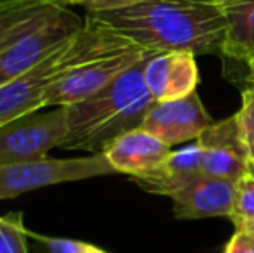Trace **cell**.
Here are the masks:
<instances>
[{
	"mask_svg": "<svg viewBox=\"0 0 254 253\" xmlns=\"http://www.w3.org/2000/svg\"><path fill=\"white\" fill-rule=\"evenodd\" d=\"M28 231L21 213H7L0 217V253H28Z\"/></svg>",
	"mask_w": 254,
	"mask_h": 253,
	"instance_id": "16",
	"label": "cell"
},
{
	"mask_svg": "<svg viewBox=\"0 0 254 253\" xmlns=\"http://www.w3.org/2000/svg\"><path fill=\"white\" fill-rule=\"evenodd\" d=\"M52 7V3L38 0H0V54L33 28Z\"/></svg>",
	"mask_w": 254,
	"mask_h": 253,
	"instance_id": "15",
	"label": "cell"
},
{
	"mask_svg": "<svg viewBox=\"0 0 254 253\" xmlns=\"http://www.w3.org/2000/svg\"><path fill=\"white\" fill-rule=\"evenodd\" d=\"M249 71H251V82H253V85H254V56L251 59H249Z\"/></svg>",
	"mask_w": 254,
	"mask_h": 253,
	"instance_id": "24",
	"label": "cell"
},
{
	"mask_svg": "<svg viewBox=\"0 0 254 253\" xmlns=\"http://www.w3.org/2000/svg\"><path fill=\"white\" fill-rule=\"evenodd\" d=\"M145 59L125 71L101 92L74 104L64 106L67 118V137L59 149L102 153L114 139L138 128L154 104L144 82Z\"/></svg>",
	"mask_w": 254,
	"mask_h": 253,
	"instance_id": "2",
	"label": "cell"
},
{
	"mask_svg": "<svg viewBox=\"0 0 254 253\" xmlns=\"http://www.w3.org/2000/svg\"><path fill=\"white\" fill-rule=\"evenodd\" d=\"M83 24L85 17L73 12L71 7L54 5L33 28L21 35L0 54V70L7 80L19 77L74 37Z\"/></svg>",
	"mask_w": 254,
	"mask_h": 253,
	"instance_id": "7",
	"label": "cell"
},
{
	"mask_svg": "<svg viewBox=\"0 0 254 253\" xmlns=\"http://www.w3.org/2000/svg\"><path fill=\"white\" fill-rule=\"evenodd\" d=\"M248 155H249V162H251V160H254V146H253V148H249Z\"/></svg>",
	"mask_w": 254,
	"mask_h": 253,
	"instance_id": "25",
	"label": "cell"
},
{
	"mask_svg": "<svg viewBox=\"0 0 254 253\" xmlns=\"http://www.w3.org/2000/svg\"><path fill=\"white\" fill-rule=\"evenodd\" d=\"M125 40V37L85 16L83 28L74 37L59 45L37 66L0 85V127L44 109L49 90L63 75Z\"/></svg>",
	"mask_w": 254,
	"mask_h": 253,
	"instance_id": "3",
	"label": "cell"
},
{
	"mask_svg": "<svg viewBox=\"0 0 254 253\" xmlns=\"http://www.w3.org/2000/svg\"><path fill=\"white\" fill-rule=\"evenodd\" d=\"M223 253H254V233L249 227L235 229Z\"/></svg>",
	"mask_w": 254,
	"mask_h": 253,
	"instance_id": "21",
	"label": "cell"
},
{
	"mask_svg": "<svg viewBox=\"0 0 254 253\" xmlns=\"http://www.w3.org/2000/svg\"><path fill=\"white\" fill-rule=\"evenodd\" d=\"M102 153L116 173L138 177L157 169L170 156L171 148L138 127L114 139Z\"/></svg>",
	"mask_w": 254,
	"mask_h": 253,
	"instance_id": "11",
	"label": "cell"
},
{
	"mask_svg": "<svg viewBox=\"0 0 254 253\" xmlns=\"http://www.w3.org/2000/svg\"><path fill=\"white\" fill-rule=\"evenodd\" d=\"M249 173H251V175H254V160H251V162H249Z\"/></svg>",
	"mask_w": 254,
	"mask_h": 253,
	"instance_id": "27",
	"label": "cell"
},
{
	"mask_svg": "<svg viewBox=\"0 0 254 253\" xmlns=\"http://www.w3.org/2000/svg\"><path fill=\"white\" fill-rule=\"evenodd\" d=\"M202 175V149L199 142L185 146L170 156L152 172L138 177H130L133 184L151 194L171 196Z\"/></svg>",
	"mask_w": 254,
	"mask_h": 253,
	"instance_id": "13",
	"label": "cell"
},
{
	"mask_svg": "<svg viewBox=\"0 0 254 253\" xmlns=\"http://www.w3.org/2000/svg\"><path fill=\"white\" fill-rule=\"evenodd\" d=\"M87 16L149 52L223 56L225 16L204 0H144L128 9Z\"/></svg>",
	"mask_w": 254,
	"mask_h": 253,
	"instance_id": "1",
	"label": "cell"
},
{
	"mask_svg": "<svg viewBox=\"0 0 254 253\" xmlns=\"http://www.w3.org/2000/svg\"><path fill=\"white\" fill-rule=\"evenodd\" d=\"M144 2V0H71L69 7H81L87 14L114 12V10L128 9L131 5Z\"/></svg>",
	"mask_w": 254,
	"mask_h": 253,
	"instance_id": "20",
	"label": "cell"
},
{
	"mask_svg": "<svg viewBox=\"0 0 254 253\" xmlns=\"http://www.w3.org/2000/svg\"><path fill=\"white\" fill-rule=\"evenodd\" d=\"M67 137L64 106L28 113L0 127V167L45 158Z\"/></svg>",
	"mask_w": 254,
	"mask_h": 253,
	"instance_id": "6",
	"label": "cell"
},
{
	"mask_svg": "<svg viewBox=\"0 0 254 253\" xmlns=\"http://www.w3.org/2000/svg\"><path fill=\"white\" fill-rule=\"evenodd\" d=\"M202 149V175L239 182L249 173V155L235 115L211 123L197 139Z\"/></svg>",
	"mask_w": 254,
	"mask_h": 253,
	"instance_id": "8",
	"label": "cell"
},
{
	"mask_svg": "<svg viewBox=\"0 0 254 253\" xmlns=\"http://www.w3.org/2000/svg\"><path fill=\"white\" fill-rule=\"evenodd\" d=\"M207 3H213L216 7H225V5H232V3H237V2H242V0H204Z\"/></svg>",
	"mask_w": 254,
	"mask_h": 253,
	"instance_id": "22",
	"label": "cell"
},
{
	"mask_svg": "<svg viewBox=\"0 0 254 253\" xmlns=\"http://www.w3.org/2000/svg\"><path fill=\"white\" fill-rule=\"evenodd\" d=\"M230 220L235 227H246L254 222V175L251 173L235 182V201Z\"/></svg>",
	"mask_w": 254,
	"mask_h": 253,
	"instance_id": "17",
	"label": "cell"
},
{
	"mask_svg": "<svg viewBox=\"0 0 254 253\" xmlns=\"http://www.w3.org/2000/svg\"><path fill=\"white\" fill-rule=\"evenodd\" d=\"M149 54L151 52L140 49L133 42L125 40L118 47L109 49L63 75L49 90L45 108L69 106L97 94Z\"/></svg>",
	"mask_w": 254,
	"mask_h": 253,
	"instance_id": "5",
	"label": "cell"
},
{
	"mask_svg": "<svg viewBox=\"0 0 254 253\" xmlns=\"http://www.w3.org/2000/svg\"><path fill=\"white\" fill-rule=\"evenodd\" d=\"M38 2L52 3V5H63V7H69V2H71V0H38Z\"/></svg>",
	"mask_w": 254,
	"mask_h": 253,
	"instance_id": "23",
	"label": "cell"
},
{
	"mask_svg": "<svg viewBox=\"0 0 254 253\" xmlns=\"http://www.w3.org/2000/svg\"><path fill=\"white\" fill-rule=\"evenodd\" d=\"M104 153L78 158H40L33 162L0 167V199H12L24 192L56 186L63 182H76L94 177L113 175Z\"/></svg>",
	"mask_w": 254,
	"mask_h": 253,
	"instance_id": "4",
	"label": "cell"
},
{
	"mask_svg": "<svg viewBox=\"0 0 254 253\" xmlns=\"http://www.w3.org/2000/svg\"><path fill=\"white\" fill-rule=\"evenodd\" d=\"M246 227H249V229H251L253 233H254V222H253V224H249V226H246ZM237 229H239V227H237Z\"/></svg>",
	"mask_w": 254,
	"mask_h": 253,
	"instance_id": "28",
	"label": "cell"
},
{
	"mask_svg": "<svg viewBox=\"0 0 254 253\" xmlns=\"http://www.w3.org/2000/svg\"><path fill=\"white\" fill-rule=\"evenodd\" d=\"M239 128H241L242 141H244L246 148H253L254 146V85L248 87L242 92V104L241 109L235 113Z\"/></svg>",
	"mask_w": 254,
	"mask_h": 253,
	"instance_id": "18",
	"label": "cell"
},
{
	"mask_svg": "<svg viewBox=\"0 0 254 253\" xmlns=\"http://www.w3.org/2000/svg\"><path fill=\"white\" fill-rule=\"evenodd\" d=\"M5 82H7V77L2 73V70H0V85H2V84H5Z\"/></svg>",
	"mask_w": 254,
	"mask_h": 253,
	"instance_id": "26",
	"label": "cell"
},
{
	"mask_svg": "<svg viewBox=\"0 0 254 253\" xmlns=\"http://www.w3.org/2000/svg\"><path fill=\"white\" fill-rule=\"evenodd\" d=\"M211 123L201 97L194 92L177 101L154 102L140 127L171 148L197 141Z\"/></svg>",
	"mask_w": 254,
	"mask_h": 253,
	"instance_id": "9",
	"label": "cell"
},
{
	"mask_svg": "<svg viewBox=\"0 0 254 253\" xmlns=\"http://www.w3.org/2000/svg\"><path fill=\"white\" fill-rule=\"evenodd\" d=\"M173 215L180 220L228 217L234 212L235 184L201 175L171 196Z\"/></svg>",
	"mask_w": 254,
	"mask_h": 253,
	"instance_id": "12",
	"label": "cell"
},
{
	"mask_svg": "<svg viewBox=\"0 0 254 253\" xmlns=\"http://www.w3.org/2000/svg\"><path fill=\"white\" fill-rule=\"evenodd\" d=\"M144 82L156 102L177 101L194 94L199 68L192 52H156L144 68Z\"/></svg>",
	"mask_w": 254,
	"mask_h": 253,
	"instance_id": "10",
	"label": "cell"
},
{
	"mask_svg": "<svg viewBox=\"0 0 254 253\" xmlns=\"http://www.w3.org/2000/svg\"><path fill=\"white\" fill-rule=\"evenodd\" d=\"M28 234L33 236L35 240L42 241L47 247L49 253H107L102 248L90 243H85V241L67 240V238H49L35 233H28Z\"/></svg>",
	"mask_w": 254,
	"mask_h": 253,
	"instance_id": "19",
	"label": "cell"
},
{
	"mask_svg": "<svg viewBox=\"0 0 254 253\" xmlns=\"http://www.w3.org/2000/svg\"><path fill=\"white\" fill-rule=\"evenodd\" d=\"M227 23L225 58L249 63L254 56V0L220 7Z\"/></svg>",
	"mask_w": 254,
	"mask_h": 253,
	"instance_id": "14",
	"label": "cell"
}]
</instances>
